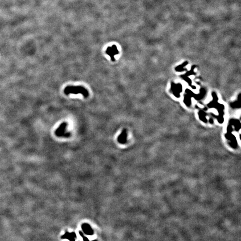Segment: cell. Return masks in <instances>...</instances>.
Instances as JSON below:
<instances>
[{
    "mask_svg": "<svg viewBox=\"0 0 241 241\" xmlns=\"http://www.w3.org/2000/svg\"><path fill=\"white\" fill-rule=\"evenodd\" d=\"M64 92L66 95H67L70 94H81L85 98L88 97L89 96V91L88 90L81 86H68L64 89Z\"/></svg>",
    "mask_w": 241,
    "mask_h": 241,
    "instance_id": "obj_1",
    "label": "cell"
},
{
    "mask_svg": "<svg viewBox=\"0 0 241 241\" xmlns=\"http://www.w3.org/2000/svg\"><path fill=\"white\" fill-rule=\"evenodd\" d=\"M68 123L65 122L61 123L55 131V135L57 137H64L68 138L70 136V133L66 131Z\"/></svg>",
    "mask_w": 241,
    "mask_h": 241,
    "instance_id": "obj_2",
    "label": "cell"
},
{
    "mask_svg": "<svg viewBox=\"0 0 241 241\" xmlns=\"http://www.w3.org/2000/svg\"><path fill=\"white\" fill-rule=\"evenodd\" d=\"M106 53L110 57L111 60L115 61V55H117L119 54V51L116 45H113L111 47H108L106 51Z\"/></svg>",
    "mask_w": 241,
    "mask_h": 241,
    "instance_id": "obj_3",
    "label": "cell"
},
{
    "mask_svg": "<svg viewBox=\"0 0 241 241\" xmlns=\"http://www.w3.org/2000/svg\"><path fill=\"white\" fill-rule=\"evenodd\" d=\"M127 131L126 129H123V131L118 136V141L121 144H125L127 143Z\"/></svg>",
    "mask_w": 241,
    "mask_h": 241,
    "instance_id": "obj_4",
    "label": "cell"
},
{
    "mask_svg": "<svg viewBox=\"0 0 241 241\" xmlns=\"http://www.w3.org/2000/svg\"><path fill=\"white\" fill-rule=\"evenodd\" d=\"M82 229L84 232L89 235H93V230L90 225L88 224H84L82 226Z\"/></svg>",
    "mask_w": 241,
    "mask_h": 241,
    "instance_id": "obj_5",
    "label": "cell"
},
{
    "mask_svg": "<svg viewBox=\"0 0 241 241\" xmlns=\"http://www.w3.org/2000/svg\"><path fill=\"white\" fill-rule=\"evenodd\" d=\"M76 237V235L75 233H69L67 232L65 233L64 236L62 237V238H67L70 241H73L75 240Z\"/></svg>",
    "mask_w": 241,
    "mask_h": 241,
    "instance_id": "obj_6",
    "label": "cell"
}]
</instances>
